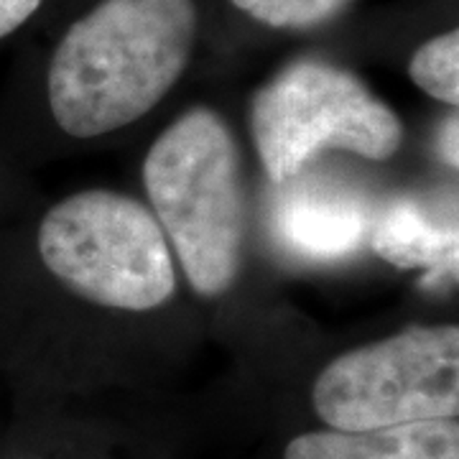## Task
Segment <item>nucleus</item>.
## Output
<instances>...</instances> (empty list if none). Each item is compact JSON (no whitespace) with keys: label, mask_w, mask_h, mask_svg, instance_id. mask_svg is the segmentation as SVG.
I'll use <instances>...</instances> for the list:
<instances>
[{"label":"nucleus","mask_w":459,"mask_h":459,"mask_svg":"<svg viewBox=\"0 0 459 459\" xmlns=\"http://www.w3.org/2000/svg\"><path fill=\"white\" fill-rule=\"evenodd\" d=\"M444 156L452 164V169H457V115H452V120L446 123L444 131Z\"/></svg>","instance_id":"obj_12"},{"label":"nucleus","mask_w":459,"mask_h":459,"mask_svg":"<svg viewBox=\"0 0 459 459\" xmlns=\"http://www.w3.org/2000/svg\"><path fill=\"white\" fill-rule=\"evenodd\" d=\"M44 0H0V39L18 31L41 8Z\"/></svg>","instance_id":"obj_11"},{"label":"nucleus","mask_w":459,"mask_h":459,"mask_svg":"<svg viewBox=\"0 0 459 459\" xmlns=\"http://www.w3.org/2000/svg\"><path fill=\"white\" fill-rule=\"evenodd\" d=\"M312 403L337 431L457 419V325H416L344 352L314 380Z\"/></svg>","instance_id":"obj_5"},{"label":"nucleus","mask_w":459,"mask_h":459,"mask_svg":"<svg viewBox=\"0 0 459 459\" xmlns=\"http://www.w3.org/2000/svg\"><path fill=\"white\" fill-rule=\"evenodd\" d=\"M195 0H102L62 36L49 108L72 138H100L148 115L179 82L197 41Z\"/></svg>","instance_id":"obj_1"},{"label":"nucleus","mask_w":459,"mask_h":459,"mask_svg":"<svg viewBox=\"0 0 459 459\" xmlns=\"http://www.w3.org/2000/svg\"><path fill=\"white\" fill-rule=\"evenodd\" d=\"M238 11L271 29H314L337 18L352 0H232Z\"/></svg>","instance_id":"obj_10"},{"label":"nucleus","mask_w":459,"mask_h":459,"mask_svg":"<svg viewBox=\"0 0 459 459\" xmlns=\"http://www.w3.org/2000/svg\"><path fill=\"white\" fill-rule=\"evenodd\" d=\"M250 128L273 181L294 179L327 151L388 161L406 133L401 117L355 72L314 56L296 59L263 84Z\"/></svg>","instance_id":"obj_4"},{"label":"nucleus","mask_w":459,"mask_h":459,"mask_svg":"<svg viewBox=\"0 0 459 459\" xmlns=\"http://www.w3.org/2000/svg\"><path fill=\"white\" fill-rule=\"evenodd\" d=\"M409 77L429 98L459 105V31H444L413 51Z\"/></svg>","instance_id":"obj_9"},{"label":"nucleus","mask_w":459,"mask_h":459,"mask_svg":"<svg viewBox=\"0 0 459 459\" xmlns=\"http://www.w3.org/2000/svg\"><path fill=\"white\" fill-rule=\"evenodd\" d=\"M283 459H459V424L431 419L368 431H309L289 442Z\"/></svg>","instance_id":"obj_6"},{"label":"nucleus","mask_w":459,"mask_h":459,"mask_svg":"<svg viewBox=\"0 0 459 459\" xmlns=\"http://www.w3.org/2000/svg\"><path fill=\"white\" fill-rule=\"evenodd\" d=\"M151 212L189 286L217 299L243 268L247 199L235 133L210 108H192L166 128L143 161Z\"/></svg>","instance_id":"obj_2"},{"label":"nucleus","mask_w":459,"mask_h":459,"mask_svg":"<svg viewBox=\"0 0 459 459\" xmlns=\"http://www.w3.org/2000/svg\"><path fill=\"white\" fill-rule=\"evenodd\" d=\"M370 247L398 268H446L457 263V232L437 228L411 199H398L370 225Z\"/></svg>","instance_id":"obj_8"},{"label":"nucleus","mask_w":459,"mask_h":459,"mask_svg":"<svg viewBox=\"0 0 459 459\" xmlns=\"http://www.w3.org/2000/svg\"><path fill=\"white\" fill-rule=\"evenodd\" d=\"M360 202L327 192H296L283 199L279 232L283 243L309 258H342L370 232Z\"/></svg>","instance_id":"obj_7"},{"label":"nucleus","mask_w":459,"mask_h":459,"mask_svg":"<svg viewBox=\"0 0 459 459\" xmlns=\"http://www.w3.org/2000/svg\"><path fill=\"white\" fill-rule=\"evenodd\" d=\"M39 255L69 291L117 312H153L177 294V263L143 202L90 189L62 199L39 225Z\"/></svg>","instance_id":"obj_3"}]
</instances>
